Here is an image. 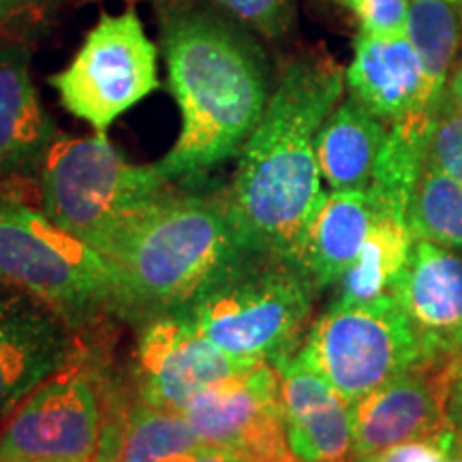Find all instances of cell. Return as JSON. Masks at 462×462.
Masks as SVG:
<instances>
[{"label": "cell", "mask_w": 462, "mask_h": 462, "mask_svg": "<svg viewBox=\"0 0 462 462\" xmlns=\"http://www.w3.org/2000/svg\"><path fill=\"white\" fill-rule=\"evenodd\" d=\"M201 446L204 441L182 411L137 401L106 420L95 460L178 462Z\"/></svg>", "instance_id": "obj_20"}, {"label": "cell", "mask_w": 462, "mask_h": 462, "mask_svg": "<svg viewBox=\"0 0 462 462\" xmlns=\"http://www.w3.org/2000/svg\"><path fill=\"white\" fill-rule=\"evenodd\" d=\"M123 409L78 354L17 404L0 435V462H92L103 424Z\"/></svg>", "instance_id": "obj_9"}, {"label": "cell", "mask_w": 462, "mask_h": 462, "mask_svg": "<svg viewBox=\"0 0 462 462\" xmlns=\"http://www.w3.org/2000/svg\"><path fill=\"white\" fill-rule=\"evenodd\" d=\"M317 291L298 263L245 251L180 315L225 354L274 362L293 354Z\"/></svg>", "instance_id": "obj_4"}, {"label": "cell", "mask_w": 462, "mask_h": 462, "mask_svg": "<svg viewBox=\"0 0 462 462\" xmlns=\"http://www.w3.org/2000/svg\"><path fill=\"white\" fill-rule=\"evenodd\" d=\"M462 356L426 357L351 404L357 460L452 430L449 402Z\"/></svg>", "instance_id": "obj_10"}, {"label": "cell", "mask_w": 462, "mask_h": 462, "mask_svg": "<svg viewBox=\"0 0 462 462\" xmlns=\"http://www.w3.org/2000/svg\"><path fill=\"white\" fill-rule=\"evenodd\" d=\"M415 240L462 253V187L435 167L424 165L409 210Z\"/></svg>", "instance_id": "obj_23"}, {"label": "cell", "mask_w": 462, "mask_h": 462, "mask_svg": "<svg viewBox=\"0 0 462 462\" xmlns=\"http://www.w3.org/2000/svg\"><path fill=\"white\" fill-rule=\"evenodd\" d=\"M426 165L443 171L462 187V109L448 99V92L432 129Z\"/></svg>", "instance_id": "obj_25"}, {"label": "cell", "mask_w": 462, "mask_h": 462, "mask_svg": "<svg viewBox=\"0 0 462 462\" xmlns=\"http://www.w3.org/2000/svg\"><path fill=\"white\" fill-rule=\"evenodd\" d=\"M37 178L43 215L101 255L173 184L157 163H129L106 133L56 135Z\"/></svg>", "instance_id": "obj_5"}, {"label": "cell", "mask_w": 462, "mask_h": 462, "mask_svg": "<svg viewBox=\"0 0 462 462\" xmlns=\"http://www.w3.org/2000/svg\"><path fill=\"white\" fill-rule=\"evenodd\" d=\"M415 246L409 218L379 215L357 262L340 279L332 304H362L394 293Z\"/></svg>", "instance_id": "obj_21"}, {"label": "cell", "mask_w": 462, "mask_h": 462, "mask_svg": "<svg viewBox=\"0 0 462 462\" xmlns=\"http://www.w3.org/2000/svg\"><path fill=\"white\" fill-rule=\"evenodd\" d=\"M255 364L225 354L184 315H165L143 323L133 383L140 402L184 411L201 392L238 377Z\"/></svg>", "instance_id": "obj_12"}, {"label": "cell", "mask_w": 462, "mask_h": 462, "mask_svg": "<svg viewBox=\"0 0 462 462\" xmlns=\"http://www.w3.org/2000/svg\"><path fill=\"white\" fill-rule=\"evenodd\" d=\"M377 217L368 189L323 195L298 253V265L319 291L337 285L357 262Z\"/></svg>", "instance_id": "obj_18"}, {"label": "cell", "mask_w": 462, "mask_h": 462, "mask_svg": "<svg viewBox=\"0 0 462 462\" xmlns=\"http://www.w3.org/2000/svg\"><path fill=\"white\" fill-rule=\"evenodd\" d=\"M161 45L182 129L157 167L167 180L195 182L238 157L255 131L270 99L268 58L246 26L195 0L161 7Z\"/></svg>", "instance_id": "obj_1"}, {"label": "cell", "mask_w": 462, "mask_h": 462, "mask_svg": "<svg viewBox=\"0 0 462 462\" xmlns=\"http://www.w3.org/2000/svg\"><path fill=\"white\" fill-rule=\"evenodd\" d=\"M208 446L231 449L251 462H293L287 441L281 379L274 364L212 385L182 411Z\"/></svg>", "instance_id": "obj_11"}, {"label": "cell", "mask_w": 462, "mask_h": 462, "mask_svg": "<svg viewBox=\"0 0 462 462\" xmlns=\"http://www.w3.org/2000/svg\"><path fill=\"white\" fill-rule=\"evenodd\" d=\"M343 88V67L328 54L296 58L282 69L227 189L248 251L298 263L306 229L326 195L317 135Z\"/></svg>", "instance_id": "obj_2"}, {"label": "cell", "mask_w": 462, "mask_h": 462, "mask_svg": "<svg viewBox=\"0 0 462 462\" xmlns=\"http://www.w3.org/2000/svg\"><path fill=\"white\" fill-rule=\"evenodd\" d=\"M287 441L296 460L357 462L351 404L296 354L276 357Z\"/></svg>", "instance_id": "obj_14"}, {"label": "cell", "mask_w": 462, "mask_h": 462, "mask_svg": "<svg viewBox=\"0 0 462 462\" xmlns=\"http://www.w3.org/2000/svg\"><path fill=\"white\" fill-rule=\"evenodd\" d=\"M11 462H48V460H11Z\"/></svg>", "instance_id": "obj_34"}, {"label": "cell", "mask_w": 462, "mask_h": 462, "mask_svg": "<svg viewBox=\"0 0 462 462\" xmlns=\"http://www.w3.org/2000/svg\"><path fill=\"white\" fill-rule=\"evenodd\" d=\"M452 462H462V452H456L454 454V460Z\"/></svg>", "instance_id": "obj_33"}, {"label": "cell", "mask_w": 462, "mask_h": 462, "mask_svg": "<svg viewBox=\"0 0 462 462\" xmlns=\"http://www.w3.org/2000/svg\"><path fill=\"white\" fill-rule=\"evenodd\" d=\"M95 462H116V460H95Z\"/></svg>", "instance_id": "obj_36"}, {"label": "cell", "mask_w": 462, "mask_h": 462, "mask_svg": "<svg viewBox=\"0 0 462 462\" xmlns=\"http://www.w3.org/2000/svg\"><path fill=\"white\" fill-rule=\"evenodd\" d=\"M462 32V7L449 0H411L407 37L424 67L430 99L443 101L448 92Z\"/></svg>", "instance_id": "obj_22"}, {"label": "cell", "mask_w": 462, "mask_h": 462, "mask_svg": "<svg viewBox=\"0 0 462 462\" xmlns=\"http://www.w3.org/2000/svg\"><path fill=\"white\" fill-rule=\"evenodd\" d=\"M454 460V432L435 439H421L394 446L385 452L357 462H452Z\"/></svg>", "instance_id": "obj_27"}, {"label": "cell", "mask_w": 462, "mask_h": 462, "mask_svg": "<svg viewBox=\"0 0 462 462\" xmlns=\"http://www.w3.org/2000/svg\"><path fill=\"white\" fill-rule=\"evenodd\" d=\"M171 184L116 236L103 257L114 273V313L148 323L180 315L227 265L248 251L227 189Z\"/></svg>", "instance_id": "obj_3"}, {"label": "cell", "mask_w": 462, "mask_h": 462, "mask_svg": "<svg viewBox=\"0 0 462 462\" xmlns=\"http://www.w3.org/2000/svg\"><path fill=\"white\" fill-rule=\"evenodd\" d=\"M248 31H257L268 39L285 37L296 17L293 0H210Z\"/></svg>", "instance_id": "obj_24"}, {"label": "cell", "mask_w": 462, "mask_h": 462, "mask_svg": "<svg viewBox=\"0 0 462 462\" xmlns=\"http://www.w3.org/2000/svg\"><path fill=\"white\" fill-rule=\"evenodd\" d=\"M48 0H0V31L39 14Z\"/></svg>", "instance_id": "obj_28"}, {"label": "cell", "mask_w": 462, "mask_h": 462, "mask_svg": "<svg viewBox=\"0 0 462 462\" xmlns=\"http://www.w3.org/2000/svg\"><path fill=\"white\" fill-rule=\"evenodd\" d=\"M296 356L349 404L426 360L396 293L362 304H330Z\"/></svg>", "instance_id": "obj_7"}, {"label": "cell", "mask_w": 462, "mask_h": 462, "mask_svg": "<svg viewBox=\"0 0 462 462\" xmlns=\"http://www.w3.org/2000/svg\"><path fill=\"white\" fill-rule=\"evenodd\" d=\"M293 462H302V460H293Z\"/></svg>", "instance_id": "obj_37"}, {"label": "cell", "mask_w": 462, "mask_h": 462, "mask_svg": "<svg viewBox=\"0 0 462 462\" xmlns=\"http://www.w3.org/2000/svg\"><path fill=\"white\" fill-rule=\"evenodd\" d=\"M394 293L418 334L426 357L462 356V257L415 240Z\"/></svg>", "instance_id": "obj_15"}, {"label": "cell", "mask_w": 462, "mask_h": 462, "mask_svg": "<svg viewBox=\"0 0 462 462\" xmlns=\"http://www.w3.org/2000/svg\"><path fill=\"white\" fill-rule=\"evenodd\" d=\"M360 22V32L373 37H404L411 0H338Z\"/></svg>", "instance_id": "obj_26"}, {"label": "cell", "mask_w": 462, "mask_h": 462, "mask_svg": "<svg viewBox=\"0 0 462 462\" xmlns=\"http://www.w3.org/2000/svg\"><path fill=\"white\" fill-rule=\"evenodd\" d=\"M449 424H452L454 432V452L462 449V364L458 371V379H456L452 402H449Z\"/></svg>", "instance_id": "obj_30"}, {"label": "cell", "mask_w": 462, "mask_h": 462, "mask_svg": "<svg viewBox=\"0 0 462 462\" xmlns=\"http://www.w3.org/2000/svg\"><path fill=\"white\" fill-rule=\"evenodd\" d=\"M180 462H251V460L245 458V456L231 452V449L208 446V443H204L198 452L184 456Z\"/></svg>", "instance_id": "obj_29"}, {"label": "cell", "mask_w": 462, "mask_h": 462, "mask_svg": "<svg viewBox=\"0 0 462 462\" xmlns=\"http://www.w3.org/2000/svg\"><path fill=\"white\" fill-rule=\"evenodd\" d=\"M449 3H454V5H460V7H462V0H449Z\"/></svg>", "instance_id": "obj_35"}, {"label": "cell", "mask_w": 462, "mask_h": 462, "mask_svg": "<svg viewBox=\"0 0 462 462\" xmlns=\"http://www.w3.org/2000/svg\"><path fill=\"white\" fill-rule=\"evenodd\" d=\"M0 281L48 302L75 328L114 313L107 259L14 198H0Z\"/></svg>", "instance_id": "obj_6"}, {"label": "cell", "mask_w": 462, "mask_h": 462, "mask_svg": "<svg viewBox=\"0 0 462 462\" xmlns=\"http://www.w3.org/2000/svg\"><path fill=\"white\" fill-rule=\"evenodd\" d=\"M79 3H92V0H79ZM150 3L159 5V9H161V7H167V5H171V3H178V0H150Z\"/></svg>", "instance_id": "obj_32"}, {"label": "cell", "mask_w": 462, "mask_h": 462, "mask_svg": "<svg viewBox=\"0 0 462 462\" xmlns=\"http://www.w3.org/2000/svg\"><path fill=\"white\" fill-rule=\"evenodd\" d=\"M48 82L69 112L106 133L159 88L157 48L133 7L118 15L101 14L71 65Z\"/></svg>", "instance_id": "obj_8"}, {"label": "cell", "mask_w": 462, "mask_h": 462, "mask_svg": "<svg viewBox=\"0 0 462 462\" xmlns=\"http://www.w3.org/2000/svg\"><path fill=\"white\" fill-rule=\"evenodd\" d=\"M345 86L356 101L392 125L407 116L437 120L446 101L430 99L424 67L407 34L385 39L360 32Z\"/></svg>", "instance_id": "obj_16"}, {"label": "cell", "mask_w": 462, "mask_h": 462, "mask_svg": "<svg viewBox=\"0 0 462 462\" xmlns=\"http://www.w3.org/2000/svg\"><path fill=\"white\" fill-rule=\"evenodd\" d=\"M78 330L48 302L0 281V413L79 354Z\"/></svg>", "instance_id": "obj_13"}, {"label": "cell", "mask_w": 462, "mask_h": 462, "mask_svg": "<svg viewBox=\"0 0 462 462\" xmlns=\"http://www.w3.org/2000/svg\"><path fill=\"white\" fill-rule=\"evenodd\" d=\"M58 131L42 107L24 42L0 39V178L39 176Z\"/></svg>", "instance_id": "obj_17"}, {"label": "cell", "mask_w": 462, "mask_h": 462, "mask_svg": "<svg viewBox=\"0 0 462 462\" xmlns=\"http://www.w3.org/2000/svg\"><path fill=\"white\" fill-rule=\"evenodd\" d=\"M448 99L452 101L456 107L462 109V56H460V60L454 65L452 75H449Z\"/></svg>", "instance_id": "obj_31"}, {"label": "cell", "mask_w": 462, "mask_h": 462, "mask_svg": "<svg viewBox=\"0 0 462 462\" xmlns=\"http://www.w3.org/2000/svg\"><path fill=\"white\" fill-rule=\"evenodd\" d=\"M388 133L385 120L354 97L334 107L317 135V159L330 190L371 187L374 165Z\"/></svg>", "instance_id": "obj_19"}]
</instances>
